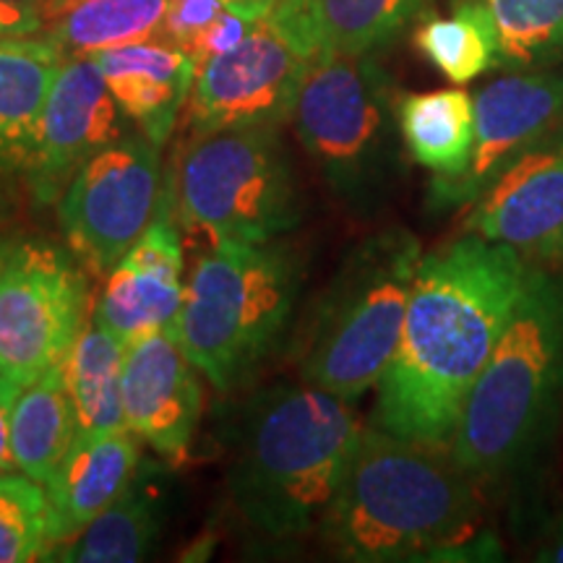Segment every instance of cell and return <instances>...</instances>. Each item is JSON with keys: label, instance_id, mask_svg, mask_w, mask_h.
I'll list each match as a JSON object with an SVG mask.
<instances>
[{"label": "cell", "instance_id": "d6986e66", "mask_svg": "<svg viewBox=\"0 0 563 563\" xmlns=\"http://www.w3.org/2000/svg\"><path fill=\"white\" fill-rule=\"evenodd\" d=\"M66 58L45 34L0 40V175L24 173L47 91Z\"/></svg>", "mask_w": 563, "mask_h": 563}, {"label": "cell", "instance_id": "6da1fadb", "mask_svg": "<svg viewBox=\"0 0 563 563\" xmlns=\"http://www.w3.org/2000/svg\"><path fill=\"white\" fill-rule=\"evenodd\" d=\"M530 274L517 251L475 232L422 256L399 347L378 384L373 426L449 446Z\"/></svg>", "mask_w": 563, "mask_h": 563}, {"label": "cell", "instance_id": "4316f807", "mask_svg": "<svg viewBox=\"0 0 563 563\" xmlns=\"http://www.w3.org/2000/svg\"><path fill=\"white\" fill-rule=\"evenodd\" d=\"M501 45V66L534 68L563 60V0H481Z\"/></svg>", "mask_w": 563, "mask_h": 563}, {"label": "cell", "instance_id": "f1b7e54d", "mask_svg": "<svg viewBox=\"0 0 563 563\" xmlns=\"http://www.w3.org/2000/svg\"><path fill=\"white\" fill-rule=\"evenodd\" d=\"M224 11L222 0H167L159 40L186 51L199 34Z\"/></svg>", "mask_w": 563, "mask_h": 563}, {"label": "cell", "instance_id": "83f0119b", "mask_svg": "<svg viewBox=\"0 0 563 563\" xmlns=\"http://www.w3.org/2000/svg\"><path fill=\"white\" fill-rule=\"evenodd\" d=\"M51 548L47 488L24 473H0V563L42 561Z\"/></svg>", "mask_w": 563, "mask_h": 563}, {"label": "cell", "instance_id": "1f68e13d", "mask_svg": "<svg viewBox=\"0 0 563 563\" xmlns=\"http://www.w3.org/2000/svg\"><path fill=\"white\" fill-rule=\"evenodd\" d=\"M21 391V384L13 382L9 373L0 371V473H9L13 467V456H11V410L13 402H16Z\"/></svg>", "mask_w": 563, "mask_h": 563}, {"label": "cell", "instance_id": "f546056e", "mask_svg": "<svg viewBox=\"0 0 563 563\" xmlns=\"http://www.w3.org/2000/svg\"><path fill=\"white\" fill-rule=\"evenodd\" d=\"M253 21H249L245 16H238V13H232L224 9L220 16H217L211 24L203 30L199 37H196L191 45L186 47L188 58L194 60L196 70H199L203 63H209L211 58H217V55L232 51V47L241 42L245 34L251 32Z\"/></svg>", "mask_w": 563, "mask_h": 563}, {"label": "cell", "instance_id": "ffe728a7", "mask_svg": "<svg viewBox=\"0 0 563 563\" xmlns=\"http://www.w3.org/2000/svg\"><path fill=\"white\" fill-rule=\"evenodd\" d=\"M165 477L154 464L136 470L121 496L51 559L70 563H131L152 551L165 522Z\"/></svg>", "mask_w": 563, "mask_h": 563}, {"label": "cell", "instance_id": "30bf717a", "mask_svg": "<svg viewBox=\"0 0 563 563\" xmlns=\"http://www.w3.org/2000/svg\"><path fill=\"white\" fill-rule=\"evenodd\" d=\"M87 313L79 258L47 241H16L0 272V371L26 386L60 365Z\"/></svg>", "mask_w": 563, "mask_h": 563}, {"label": "cell", "instance_id": "484cf974", "mask_svg": "<svg viewBox=\"0 0 563 563\" xmlns=\"http://www.w3.org/2000/svg\"><path fill=\"white\" fill-rule=\"evenodd\" d=\"M420 0H308L321 53L368 55L402 32Z\"/></svg>", "mask_w": 563, "mask_h": 563}, {"label": "cell", "instance_id": "3957f363", "mask_svg": "<svg viewBox=\"0 0 563 563\" xmlns=\"http://www.w3.org/2000/svg\"><path fill=\"white\" fill-rule=\"evenodd\" d=\"M361 435L352 402L319 386L258 394L238 422L228 475L238 517L272 543L319 530Z\"/></svg>", "mask_w": 563, "mask_h": 563}, {"label": "cell", "instance_id": "8992f818", "mask_svg": "<svg viewBox=\"0 0 563 563\" xmlns=\"http://www.w3.org/2000/svg\"><path fill=\"white\" fill-rule=\"evenodd\" d=\"M300 262L285 245L209 243L186 279L178 340L211 386H241L290 327Z\"/></svg>", "mask_w": 563, "mask_h": 563}, {"label": "cell", "instance_id": "44dd1931", "mask_svg": "<svg viewBox=\"0 0 563 563\" xmlns=\"http://www.w3.org/2000/svg\"><path fill=\"white\" fill-rule=\"evenodd\" d=\"M397 123L410 157L435 175L433 186L467 170L475 146V100L467 91L407 95L397 108Z\"/></svg>", "mask_w": 563, "mask_h": 563}, {"label": "cell", "instance_id": "ba28073f", "mask_svg": "<svg viewBox=\"0 0 563 563\" xmlns=\"http://www.w3.org/2000/svg\"><path fill=\"white\" fill-rule=\"evenodd\" d=\"M167 194L183 228L209 243H272L302 217L277 125L194 133Z\"/></svg>", "mask_w": 563, "mask_h": 563}, {"label": "cell", "instance_id": "d4e9b609", "mask_svg": "<svg viewBox=\"0 0 563 563\" xmlns=\"http://www.w3.org/2000/svg\"><path fill=\"white\" fill-rule=\"evenodd\" d=\"M415 45L452 84L501 66L496 21L481 0H456L452 16L426 21L415 32Z\"/></svg>", "mask_w": 563, "mask_h": 563}, {"label": "cell", "instance_id": "603a6c76", "mask_svg": "<svg viewBox=\"0 0 563 563\" xmlns=\"http://www.w3.org/2000/svg\"><path fill=\"white\" fill-rule=\"evenodd\" d=\"M79 426L63 384L60 365L45 371L32 384L21 386L11 410L13 467L45 485L63 456L74 446Z\"/></svg>", "mask_w": 563, "mask_h": 563}, {"label": "cell", "instance_id": "836d02e7", "mask_svg": "<svg viewBox=\"0 0 563 563\" xmlns=\"http://www.w3.org/2000/svg\"><path fill=\"white\" fill-rule=\"evenodd\" d=\"M534 559L563 563V519H559V522L545 532V543L538 548Z\"/></svg>", "mask_w": 563, "mask_h": 563}, {"label": "cell", "instance_id": "cb8c5ba5", "mask_svg": "<svg viewBox=\"0 0 563 563\" xmlns=\"http://www.w3.org/2000/svg\"><path fill=\"white\" fill-rule=\"evenodd\" d=\"M167 0H58L45 11V37L68 58L159 37Z\"/></svg>", "mask_w": 563, "mask_h": 563}, {"label": "cell", "instance_id": "8fae6325", "mask_svg": "<svg viewBox=\"0 0 563 563\" xmlns=\"http://www.w3.org/2000/svg\"><path fill=\"white\" fill-rule=\"evenodd\" d=\"M165 194L159 146L125 133L95 154L58 199L70 253L89 274H110L157 220Z\"/></svg>", "mask_w": 563, "mask_h": 563}, {"label": "cell", "instance_id": "e0dca14e", "mask_svg": "<svg viewBox=\"0 0 563 563\" xmlns=\"http://www.w3.org/2000/svg\"><path fill=\"white\" fill-rule=\"evenodd\" d=\"M87 58L102 70L118 108L136 125L141 136L150 139L154 146L165 144L196 79V66L188 53L154 37Z\"/></svg>", "mask_w": 563, "mask_h": 563}, {"label": "cell", "instance_id": "8d00e7d4", "mask_svg": "<svg viewBox=\"0 0 563 563\" xmlns=\"http://www.w3.org/2000/svg\"><path fill=\"white\" fill-rule=\"evenodd\" d=\"M5 211H9V196H5L3 188H0V220L5 217Z\"/></svg>", "mask_w": 563, "mask_h": 563}, {"label": "cell", "instance_id": "7a4b0ae2", "mask_svg": "<svg viewBox=\"0 0 563 563\" xmlns=\"http://www.w3.org/2000/svg\"><path fill=\"white\" fill-rule=\"evenodd\" d=\"M481 527L477 481L449 446L373 426L363 428L319 532L344 561H456L493 551Z\"/></svg>", "mask_w": 563, "mask_h": 563}, {"label": "cell", "instance_id": "d590c367", "mask_svg": "<svg viewBox=\"0 0 563 563\" xmlns=\"http://www.w3.org/2000/svg\"><path fill=\"white\" fill-rule=\"evenodd\" d=\"M13 3H24V5H34V9H42L45 11L47 5L58 3V0H13Z\"/></svg>", "mask_w": 563, "mask_h": 563}, {"label": "cell", "instance_id": "2e32d148", "mask_svg": "<svg viewBox=\"0 0 563 563\" xmlns=\"http://www.w3.org/2000/svg\"><path fill=\"white\" fill-rule=\"evenodd\" d=\"M183 298V241L165 194L157 220L108 274L95 319L123 342L152 332L178 334Z\"/></svg>", "mask_w": 563, "mask_h": 563}, {"label": "cell", "instance_id": "4dcf8cb0", "mask_svg": "<svg viewBox=\"0 0 563 563\" xmlns=\"http://www.w3.org/2000/svg\"><path fill=\"white\" fill-rule=\"evenodd\" d=\"M45 32V13L34 5L0 0V40L37 37Z\"/></svg>", "mask_w": 563, "mask_h": 563}, {"label": "cell", "instance_id": "5bb4252c", "mask_svg": "<svg viewBox=\"0 0 563 563\" xmlns=\"http://www.w3.org/2000/svg\"><path fill=\"white\" fill-rule=\"evenodd\" d=\"M467 230L519 256L563 258V136L522 154L473 201Z\"/></svg>", "mask_w": 563, "mask_h": 563}, {"label": "cell", "instance_id": "7c38bea8", "mask_svg": "<svg viewBox=\"0 0 563 563\" xmlns=\"http://www.w3.org/2000/svg\"><path fill=\"white\" fill-rule=\"evenodd\" d=\"M123 110L91 58H66L42 108L26 186L37 203H55L87 162L125 136Z\"/></svg>", "mask_w": 563, "mask_h": 563}, {"label": "cell", "instance_id": "5b68a950", "mask_svg": "<svg viewBox=\"0 0 563 563\" xmlns=\"http://www.w3.org/2000/svg\"><path fill=\"white\" fill-rule=\"evenodd\" d=\"M420 262V241L402 228L371 235L344 258L295 350L308 384L347 402L378 389L399 347Z\"/></svg>", "mask_w": 563, "mask_h": 563}, {"label": "cell", "instance_id": "d6a6232c", "mask_svg": "<svg viewBox=\"0 0 563 563\" xmlns=\"http://www.w3.org/2000/svg\"><path fill=\"white\" fill-rule=\"evenodd\" d=\"M279 0H222V5L238 16H245L249 21L264 19L266 13L274 11Z\"/></svg>", "mask_w": 563, "mask_h": 563}, {"label": "cell", "instance_id": "7402d4cb", "mask_svg": "<svg viewBox=\"0 0 563 563\" xmlns=\"http://www.w3.org/2000/svg\"><path fill=\"white\" fill-rule=\"evenodd\" d=\"M125 347L121 336L104 329L91 316L68 355L60 361L63 384L76 412L81 433H108L125 428L123 415V365Z\"/></svg>", "mask_w": 563, "mask_h": 563}, {"label": "cell", "instance_id": "277c9868", "mask_svg": "<svg viewBox=\"0 0 563 563\" xmlns=\"http://www.w3.org/2000/svg\"><path fill=\"white\" fill-rule=\"evenodd\" d=\"M563 399V282L532 269L522 300L470 391L449 452L477 483L509 475Z\"/></svg>", "mask_w": 563, "mask_h": 563}, {"label": "cell", "instance_id": "ac0fdd59", "mask_svg": "<svg viewBox=\"0 0 563 563\" xmlns=\"http://www.w3.org/2000/svg\"><path fill=\"white\" fill-rule=\"evenodd\" d=\"M136 470L139 446L129 428L76 435L74 446L45 483L51 498V553L100 517Z\"/></svg>", "mask_w": 563, "mask_h": 563}, {"label": "cell", "instance_id": "52a82bcc", "mask_svg": "<svg viewBox=\"0 0 563 563\" xmlns=\"http://www.w3.org/2000/svg\"><path fill=\"white\" fill-rule=\"evenodd\" d=\"M302 150L350 211L371 214L397 186L399 146L389 79L368 55L321 53L292 112Z\"/></svg>", "mask_w": 563, "mask_h": 563}, {"label": "cell", "instance_id": "e575fe53", "mask_svg": "<svg viewBox=\"0 0 563 563\" xmlns=\"http://www.w3.org/2000/svg\"><path fill=\"white\" fill-rule=\"evenodd\" d=\"M13 245H16V241H13L11 235H5V232H0V272H3L5 262H9Z\"/></svg>", "mask_w": 563, "mask_h": 563}, {"label": "cell", "instance_id": "9a60e30c", "mask_svg": "<svg viewBox=\"0 0 563 563\" xmlns=\"http://www.w3.org/2000/svg\"><path fill=\"white\" fill-rule=\"evenodd\" d=\"M196 371L175 332L136 336L125 347V428L165 460H180L191 449L201 415Z\"/></svg>", "mask_w": 563, "mask_h": 563}, {"label": "cell", "instance_id": "4fadbf2b", "mask_svg": "<svg viewBox=\"0 0 563 563\" xmlns=\"http://www.w3.org/2000/svg\"><path fill=\"white\" fill-rule=\"evenodd\" d=\"M563 125V76L534 70L490 81L475 97V146L460 178L431 188L439 207L473 203L506 167Z\"/></svg>", "mask_w": 563, "mask_h": 563}, {"label": "cell", "instance_id": "9c48e42d", "mask_svg": "<svg viewBox=\"0 0 563 563\" xmlns=\"http://www.w3.org/2000/svg\"><path fill=\"white\" fill-rule=\"evenodd\" d=\"M321 55L308 0H279L228 53L196 70L186 123L191 133L292 121L300 84Z\"/></svg>", "mask_w": 563, "mask_h": 563}]
</instances>
